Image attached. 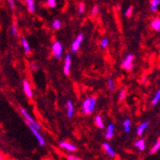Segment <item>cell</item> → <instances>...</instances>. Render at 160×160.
<instances>
[{"label":"cell","mask_w":160,"mask_h":160,"mask_svg":"<svg viewBox=\"0 0 160 160\" xmlns=\"http://www.w3.org/2000/svg\"><path fill=\"white\" fill-rule=\"evenodd\" d=\"M95 104H96V98L92 97V98H87L84 100L83 104H82V111L84 114H89L92 113L95 108Z\"/></svg>","instance_id":"1"},{"label":"cell","mask_w":160,"mask_h":160,"mask_svg":"<svg viewBox=\"0 0 160 160\" xmlns=\"http://www.w3.org/2000/svg\"><path fill=\"white\" fill-rule=\"evenodd\" d=\"M62 43L59 42V41H56L54 42V44L52 45V52H53V55H54V58L57 60H60L61 57L62 55Z\"/></svg>","instance_id":"2"},{"label":"cell","mask_w":160,"mask_h":160,"mask_svg":"<svg viewBox=\"0 0 160 160\" xmlns=\"http://www.w3.org/2000/svg\"><path fill=\"white\" fill-rule=\"evenodd\" d=\"M28 127H29V128L31 129V132H33V134L36 136V138H37V140L38 141V143H39L40 146H44L45 141H44V139H43V137L40 135V133L38 132V129L37 128H35L34 126H32L31 124H29V123H28Z\"/></svg>","instance_id":"3"},{"label":"cell","mask_w":160,"mask_h":160,"mask_svg":"<svg viewBox=\"0 0 160 160\" xmlns=\"http://www.w3.org/2000/svg\"><path fill=\"white\" fill-rule=\"evenodd\" d=\"M133 59H134V57L133 55H128L127 58H126V60L123 62L122 63V67L125 68L126 70H128L130 71L132 68H133Z\"/></svg>","instance_id":"4"},{"label":"cell","mask_w":160,"mask_h":160,"mask_svg":"<svg viewBox=\"0 0 160 160\" xmlns=\"http://www.w3.org/2000/svg\"><path fill=\"white\" fill-rule=\"evenodd\" d=\"M20 112L22 113V115L24 116L25 119L27 120V122H28L29 124H31L32 126H34V127H35V128H37L38 129H39V128H40L39 125H38V123H37V122H36V121H35V120H34V119L31 117L30 115L28 114V112H27V111H26V110H25L23 108H20Z\"/></svg>","instance_id":"5"},{"label":"cell","mask_w":160,"mask_h":160,"mask_svg":"<svg viewBox=\"0 0 160 160\" xmlns=\"http://www.w3.org/2000/svg\"><path fill=\"white\" fill-rule=\"evenodd\" d=\"M82 38H83V35L82 34H80L76 38V39L74 40V42L72 43V52H73V53H75V52H77L79 50V48L81 46V43L82 41Z\"/></svg>","instance_id":"6"},{"label":"cell","mask_w":160,"mask_h":160,"mask_svg":"<svg viewBox=\"0 0 160 160\" xmlns=\"http://www.w3.org/2000/svg\"><path fill=\"white\" fill-rule=\"evenodd\" d=\"M70 67H71V56L67 55L64 61V67H63V72L65 75H68L70 73Z\"/></svg>","instance_id":"7"},{"label":"cell","mask_w":160,"mask_h":160,"mask_svg":"<svg viewBox=\"0 0 160 160\" xmlns=\"http://www.w3.org/2000/svg\"><path fill=\"white\" fill-rule=\"evenodd\" d=\"M23 88H24V92L27 95V97H29V98L33 97V92H32V89H31V85L27 81L23 82Z\"/></svg>","instance_id":"8"},{"label":"cell","mask_w":160,"mask_h":160,"mask_svg":"<svg viewBox=\"0 0 160 160\" xmlns=\"http://www.w3.org/2000/svg\"><path fill=\"white\" fill-rule=\"evenodd\" d=\"M60 145H61L62 148H63V149H65V150H67L69 152H75L77 150V148L74 146V145H72L70 143H67V142H61Z\"/></svg>","instance_id":"9"},{"label":"cell","mask_w":160,"mask_h":160,"mask_svg":"<svg viewBox=\"0 0 160 160\" xmlns=\"http://www.w3.org/2000/svg\"><path fill=\"white\" fill-rule=\"evenodd\" d=\"M66 108H67V116L68 117H72V116H73V112H74V107H73V104H72L71 101H67Z\"/></svg>","instance_id":"10"},{"label":"cell","mask_w":160,"mask_h":160,"mask_svg":"<svg viewBox=\"0 0 160 160\" xmlns=\"http://www.w3.org/2000/svg\"><path fill=\"white\" fill-rule=\"evenodd\" d=\"M113 129H114L113 125L112 124L108 125V127L107 128V132H106V138L108 140H109V139H111L113 137Z\"/></svg>","instance_id":"11"},{"label":"cell","mask_w":160,"mask_h":160,"mask_svg":"<svg viewBox=\"0 0 160 160\" xmlns=\"http://www.w3.org/2000/svg\"><path fill=\"white\" fill-rule=\"evenodd\" d=\"M149 126V122H145V123H142L138 128H137V134L139 136H141L144 132V130L147 128V127Z\"/></svg>","instance_id":"12"},{"label":"cell","mask_w":160,"mask_h":160,"mask_svg":"<svg viewBox=\"0 0 160 160\" xmlns=\"http://www.w3.org/2000/svg\"><path fill=\"white\" fill-rule=\"evenodd\" d=\"M103 148H104V150L108 152V154L109 155V156H111V157H113L114 155H115V152L110 148V146L108 144V143H105V144H103Z\"/></svg>","instance_id":"13"},{"label":"cell","mask_w":160,"mask_h":160,"mask_svg":"<svg viewBox=\"0 0 160 160\" xmlns=\"http://www.w3.org/2000/svg\"><path fill=\"white\" fill-rule=\"evenodd\" d=\"M26 5L27 8L30 12H35V2L34 0H26Z\"/></svg>","instance_id":"14"},{"label":"cell","mask_w":160,"mask_h":160,"mask_svg":"<svg viewBox=\"0 0 160 160\" xmlns=\"http://www.w3.org/2000/svg\"><path fill=\"white\" fill-rule=\"evenodd\" d=\"M152 27L153 28L154 31H159L160 30V19L155 18L152 21Z\"/></svg>","instance_id":"15"},{"label":"cell","mask_w":160,"mask_h":160,"mask_svg":"<svg viewBox=\"0 0 160 160\" xmlns=\"http://www.w3.org/2000/svg\"><path fill=\"white\" fill-rule=\"evenodd\" d=\"M22 46H23L24 51H25L26 54H29V53H30L31 49H30V46H29V43H28L27 39H26L25 38H22Z\"/></svg>","instance_id":"16"},{"label":"cell","mask_w":160,"mask_h":160,"mask_svg":"<svg viewBox=\"0 0 160 160\" xmlns=\"http://www.w3.org/2000/svg\"><path fill=\"white\" fill-rule=\"evenodd\" d=\"M95 122H96V126L99 128H104V123H103V120H102V117L100 115H97L95 117Z\"/></svg>","instance_id":"17"},{"label":"cell","mask_w":160,"mask_h":160,"mask_svg":"<svg viewBox=\"0 0 160 160\" xmlns=\"http://www.w3.org/2000/svg\"><path fill=\"white\" fill-rule=\"evenodd\" d=\"M135 147H137L140 151H144L145 150V141L143 139H140L139 141L135 142Z\"/></svg>","instance_id":"18"},{"label":"cell","mask_w":160,"mask_h":160,"mask_svg":"<svg viewBox=\"0 0 160 160\" xmlns=\"http://www.w3.org/2000/svg\"><path fill=\"white\" fill-rule=\"evenodd\" d=\"M159 3H160V0H151V9L152 12H155L157 10Z\"/></svg>","instance_id":"19"},{"label":"cell","mask_w":160,"mask_h":160,"mask_svg":"<svg viewBox=\"0 0 160 160\" xmlns=\"http://www.w3.org/2000/svg\"><path fill=\"white\" fill-rule=\"evenodd\" d=\"M123 126L125 128V132H129V130H130V120L129 119L125 120L124 123H123Z\"/></svg>","instance_id":"20"},{"label":"cell","mask_w":160,"mask_h":160,"mask_svg":"<svg viewBox=\"0 0 160 160\" xmlns=\"http://www.w3.org/2000/svg\"><path fill=\"white\" fill-rule=\"evenodd\" d=\"M159 148H160V137L158 138V140H157L156 144L153 146V148L151 150V153H155L159 150Z\"/></svg>","instance_id":"21"},{"label":"cell","mask_w":160,"mask_h":160,"mask_svg":"<svg viewBox=\"0 0 160 160\" xmlns=\"http://www.w3.org/2000/svg\"><path fill=\"white\" fill-rule=\"evenodd\" d=\"M159 100H160V90H158L157 92H156V94L154 95V97H153V99H152V105L153 106H155L158 102H159Z\"/></svg>","instance_id":"22"},{"label":"cell","mask_w":160,"mask_h":160,"mask_svg":"<svg viewBox=\"0 0 160 160\" xmlns=\"http://www.w3.org/2000/svg\"><path fill=\"white\" fill-rule=\"evenodd\" d=\"M52 26H53L54 29H56V30H57V29H60L61 28V21L58 20V19L54 20L53 23H52Z\"/></svg>","instance_id":"23"},{"label":"cell","mask_w":160,"mask_h":160,"mask_svg":"<svg viewBox=\"0 0 160 160\" xmlns=\"http://www.w3.org/2000/svg\"><path fill=\"white\" fill-rule=\"evenodd\" d=\"M126 93H127L126 89H125V88H123V89L121 90V93H120V96H119V100H120V101H123V100L125 99V97H126Z\"/></svg>","instance_id":"24"},{"label":"cell","mask_w":160,"mask_h":160,"mask_svg":"<svg viewBox=\"0 0 160 160\" xmlns=\"http://www.w3.org/2000/svg\"><path fill=\"white\" fill-rule=\"evenodd\" d=\"M47 4H48V6H49L50 8H55L57 2H56V0H48V1H47Z\"/></svg>","instance_id":"25"},{"label":"cell","mask_w":160,"mask_h":160,"mask_svg":"<svg viewBox=\"0 0 160 160\" xmlns=\"http://www.w3.org/2000/svg\"><path fill=\"white\" fill-rule=\"evenodd\" d=\"M132 7H129L126 12V17L130 18V17H132Z\"/></svg>","instance_id":"26"},{"label":"cell","mask_w":160,"mask_h":160,"mask_svg":"<svg viewBox=\"0 0 160 160\" xmlns=\"http://www.w3.org/2000/svg\"><path fill=\"white\" fill-rule=\"evenodd\" d=\"M108 39H107V38H104L101 42V46L103 48H106L108 46Z\"/></svg>","instance_id":"27"},{"label":"cell","mask_w":160,"mask_h":160,"mask_svg":"<svg viewBox=\"0 0 160 160\" xmlns=\"http://www.w3.org/2000/svg\"><path fill=\"white\" fill-rule=\"evenodd\" d=\"M108 87H109V90H113V88H114V83H113V81H112L111 79H108Z\"/></svg>","instance_id":"28"},{"label":"cell","mask_w":160,"mask_h":160,"mask_svg":"<svg viewBox=\"0 0 160 160\" xmlns=\"http://www.w3.org/2000/svg\"><path fill=\"white\" fill-rule=\"evenodd\" d=\"M83 12H84V4L82 2H81L79 4V12L80 13H82Z\"/></svg>","instance_id":"29"},{"label":"cell","mask_w":160,"mask_h":160,"mask_svg":"<svg viewBox=\"0 0 160 160\" xmlns=\"http://www.w3.org/2000/svg\"><path fill=\"white\" fill-rule=\"evenodd\" d=\"M98 12H99V7H98V6H94V8H93V10H92V16H93V17H96V16H97V13H98Z\"/></svg>","instance_id":"30"},{"label":"cell","mask_w":160,"mask_h":160,"mask_svg":"<svg viewBox=\"0 0 160 160\" xmlns=\"http://www.w3.org/2000/svg\"><path fill=\"white\" fill-rule=\"evenodd\" d=\"M12 34H13L14 37H17V36H18V31H17V27H16V25H12Z\"/></svg>","instance_id":"31"},{"label":"cell","mask_w":160,"mask_h":160,"mask_svg":"<svg viewBox=\"0 0 160 160\" xmlns=\"http://www.w3.org/2000/svg\"><path fill=\"white\" fill-rule=\"evenodd\" d=\"M67 159H68V160H80L81 158L76 157V156H73V155H68V156H67Z\"/></svg>","instance_id":"32"},{"label":"cell","mask_w":160,"mask_h":160,"mask_svg":"<svg viewBox=\"0 0 160 160\" xmlns=\"http://www.w3.org/2000/svg\"><path fill=\"white\" fill-rule=\"evenodd\" d=\"M8 2L10 4V7L12 9H14V3H13V0H8Z\"/></svg>","instance_id":"33"}]
</instances>
